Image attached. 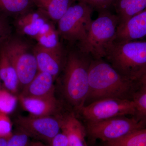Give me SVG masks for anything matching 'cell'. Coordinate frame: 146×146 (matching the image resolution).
I'll use <instances>...</instances> for the list:
<instances>
[{
  "label": "cell",
  "mask_w": 146,
  "mask_h": 146,
  "mask_svg": "<svg viewBox=\"0 0 146 146\" xmlns=\"http://www.w3.org/2000/svg\"><path fill=\"white\" fill-rule=\"evenodd\" d=\"M89 81V94L85 105L106 98L132 100L141 85L121 75L103 59L91 60Z\"/></svg>",
  "instance_id": "obj_1"
},
{
  "label": "cell",
  "mask_w": 146,
  "mask_h": 146,
  "mask_svg": "<svg viewBox=\"0 0 146 146\" xmlns=\"http://www.w3.org/2000/svg\"><path fill=\"white\" fill-rule=\"evenodd\" d=\"M105 58L126 78L139 83L146 79V41L112 42Z\"/></svg>",
  "instance_id": "obj_2"
},
{
  "label": "cell",
  "mask_w": 146,
  "mask_h": 146,
  "mask_svg": "<svg viewBox=\"0 0 146 146\" xmlns=\"http://www.w3.org/2000/svg\"><path fill=\"white\" fill-rule=\"evenodd\" d=\"M89 56L75 52L68 54L65 60L63 92L65 98L76 111L85 106L89 92Z\"/></svg>",
  "instance_id": "obj_3"
},
{
  "label": "cell",
  "mask_w": 146,
  "mask_h": 146,
  "mask_svg": "<svg viewBox=\"0 0 146 146\" xmlns=\"http://www.w3.org/2000/svg\"><path fill=\"white\" fill-rule=\"evenodd\" d=\"M119 20L108 10L100 11L92 21L85 40L79 44L80 52L93 59L105 58L108 48L115 39Z\"/></svg>",
  "instance_id": "obj_4"
},
{
  "label": "cell",
  "mask_w": 146,
  "mask_h": 146,
  "mask_svg": "<svg viewBox=\"0 0 146 146\" xmlns=\"http://www.w3.org/2000/svg\"><path fill=\"white\" fill-rule=\"evenodd\" d=\"M93 9L85 3L73 4L58 21L59 36L70 43L86 39L91 23Z\"/></svg>",
  "instance_id": "obj_5"
},
{
  "label": "cell",
  "mask_w": 146,
  "mask_h": 146,
  "mask_svg": "<svg viewBox=\"0 0 146 146\" xmlns=\"http://www.w3.org/2000/svg\"><path fill=\"white\" fill-rule=\"evenodd\" d=\"M146 122L136 117H116L98 121L87 122L86 133L94 140L109 142L138 129L146 128Z\"/></svg>",
  "instance_id": "obj_6"
},
{
  "label": "cell",
  "mask_w": 146,
  "mask_h": 146,
  "mask_svg": "<svg viewBox=\"0 0 146 146\" xmlns=\"http://www.w3.org/2000/svg\"><path fill=\"white\" fill-rule=\"evenodd\" d=\"M16 70L19 85L29 84L38 72L33 48L21 39L11 36L2 46Z\"/></svg>",
  "instance_id": "obj_7"
},
{
  "label": "cell",
  "mask_w": 146,
  "mask_h": 146,
  "mask_svg": "<svg viewBox=\"0 0 146 146\" xmlns=\"http://www.w3.org/2000/svg\"><path fill=\"white\" fill-rule=\"evenodd\" d=\"M79 112L87 122H94L129 115L135 116L136 110L132 100L106 98L86 105Z\"/></svg>",
  "instance_id": "obj_8"
},
{
  "label": "cell",
  "mask_w": 146,
  "mask_h": 146,
  "mask_svg": "<svg viewBox=\"0 0 146 146\" xmlns=\"http://www.w3.org/2000/svg\"><path fill=\"white\" fill-rule=\"evenodd\" d=\"M16 129L31 138L50 145L60 132V124L57 116H19L15 120Z\"/></svg>",
  "instance_id": "obj_9"
},
{
  "label": "cell",
  "mask_w": 146,
  "mask_h": 146,
  "mask_svg": "<svg viewBox=\"0 0 146 146\" xmlns=\"http://www.w3.org/2000/svg\"><path fill=\"white\" fill-rule=\"evenodd\" d=\"M146 37V8L118 25L113 42L136 41Z\"/></svg>",
  "instance_id": "obj_10"
},
{
  "label": "cell",
  "mask_w": 146,
  "mask_h": 146,
  "mask_svg": "<svg viewBox=\"0 0 146 146\" xmlns=\"http://www.w3.org/2000/svg\"><path fill=\"white\" fill-rule=\"evenodd\" d=\"M38 72L48 73L56 78L60 73L63 61L62 49H49L36 44L33 48Z\"/></svg>",
  "instance_id": "obj_11"
},
{
  "label": "cell",
  "mask_w": 146,
  "mask_h": 146,
  "mask_svg": "<svg viewBox=\"0 0 146 146\" xmlns=\"http://www.w3.org/2000/svg\"><path fill=\"white\" fill-rule=\"evenodd\" d=\"M60 130L67 136L69 146H87L86 128L73 113H60L56 115Z\"/></svg>",
  "instance_id": "obj_12"
},
{
  "label": "cell",
  "mask_w": 146,
  "mask_h": 146,
  "mask_svg": "<svg viewBox=\"0 0 146 146\" xmlns=\"http://www.w3.org/2000/svg\"><path fill=\"white\" fill-rule=\"evenodd\" d=\"M23 107L31 115L35 116H55L60 113L61 106L55 96L31 98L19 95Z\"/></svg>",
  "instance_id": "obj_13"
},
{
  "label": "cell",
  "mask_w": 146,
  "mask_h": 146,
  "mask_svg": "<svg viewBox=\"0 0 146 146\" xmlns=\"http://www.w3.org/2000/svg\"><path fill=\"white\" fill-rule=\"evenodd\" d=\"M54 79L48 73L38 72L31 82L24 87L20 95L31 98L55 96Z\"/></svg>",
  "instance_id": "obj_14"
},
{
  "label": "cell",
  "mask_w": 146,
  "mask_h": 146,
  "mask_svg": "<svg viewBox=\"0 0 146 146\" xmlns=\"http://www.w3.org/2000/svg\"><path fill=\"white\" fill-rule=\"evenodd\" d=\"M48 20L39 11L31 10L16 17L15 25L20 33L34 38Z\"/></svg>",
  "instance_id": "obj_15"
},
{
  "label": "cell",
  "mask_w": 146,
  "mask_h": 146,
  "mask_svg": "<svg viewBox=\"0 0 146 146\" xmlns=\"http://www.w3.org/2000/svg\"><path fill=\"white\" fill-rule=\"evenodd\" d=\"M37 10L48 19L58 21L75 0H32Z\"/></svg>",
  "instance_id": "obj_16"
},
{
  "label": "cell",
  "mask_w": 146,
  "mask_h": 146,
  "mask_svg": "<svg viewBox=\"0 0 146 146\" xmlns=\"http://www.w3.org/2000/svg\"><path fill=\"white\" fill-rule=\"evenodd\" d=\"M0 80L7 91L14 95L18 92L20 85L17 73L3 46L0 49Z\"/></svg>",
  "instance_id": "obj_17"
},
{
  "label": "cell",
  "mask_w": 146,
  "mask_h": 146,
  "mask_svg": "<svg viewBox=\"0 0 146 146\" xmlns=\"http://www.w3.org/2000/svg\"><path fill=\"white\" fill-rule=\"evenodd\" d=\"M115 5L119 25L145 9L146 0H118Z\"/></svg>",
  "instance_id": "obj_18"
},
{
  "label": "cell",
  "mask_w": 146,
  "mask_h": 146,
  "mask_svg": "<svg viewBox=\"0 0 146 146\" xmlns=\"http://www.w3.org/2000/svg\"><path fill=\"white\" fill-rule=\"evenodd\" d=\"M59 35L54 26L49 21L42 27L39 33L34 37L37 44L49 49H62L59 39Z\"/></svg>",
  "instance_id": "obj_19"
},
{
  "label": "cell",
  "mask_w": 146,
  "mask_h": 146,
  "mask_svg": "<svg viewBox=\"0 0 146 146\" xmlns=\"http://www.w3.org/2000/svg\"><path fill=\"white\" fill-rule=\"evenodd\" d=\"M33 5L32 0H0V13L17 17L31 10Z\"/></svg>",
  "instance_id": "obj_20"
},
{
  "label": "cell",
  "mask_w": 146,
  "mask_h": 146,
  "mask_svg": "<svg viewBox=\"0 0 146 146\" xmlns=\"http://www.w3.org/2000/svg\"><path fill=\"white\" fill-rule=\"evenodd\" d=\"M104 146H146V128L135 131L117 140L105 142Z\"/></svg>",
  "instance_id": "obj_21"
},
{
  "label": "cell",
  "mask_w": 146,
  "mask_h": 146,
  "mask_svg": "<svg viewBox=\"0 0 146 146\" xmlns=\"http://www.w3.org/2000/svg\"><path fill=\"white\" fill-rule=\"evenodd\" d=\"M132 100L135 105V117L146 122V80L141 84Z\"/></svg>",
  "instance_id": "obj_22"
},
{
  "label": "cell",
  "mask_w": 146,
  "mask_h": 146,
  "mask_svg": "<svg viewBox=\"0 0 146 146\" xmlns=\"http://www.w3.org/2000/svg\"><path fill=\"white\" fill-rule=\"evenodd\" d=\"M17 98L7 90L0 92V112L8 115L13 112L17 105Z\"/></svg>",
  "instance_id": "obj_23"
},
{
  "label": "cell",
  "mask_w": 146,
  "mask_h": 146,
  "mask_svg": "<svg viewBox=\"0 0 146 146\" xmlns=\"http://www.w3.org/2000/svg\"><path fill=\"white\" fill-rule=\"evenodd\" d=\"M30 138L23 131L16 129L9 138L7 146H29Z\"/></svg>",
  "instance_id": "obj_24"
},
{
  "label": "cell",
  "mask_w": 146,
  "mask_h": 146,
  "mask_svg": "<svg viewBox=\"0 0 146 146\" xmlns=\"http://www.w3.org/2000/svg\"><path fill=\"white\" fill-rule=\"evenodd\" d=\"M7 17L0 13V49L11 36V29Z\"/></svg>",
  "instance_id": "obj_25"
},
{
  "label": "cell",
  "mask_w": 146,
  "mask_h": 146,
  "mask_svg": "<svg viewBox=\"0 0 146 146\" xmlns=\"http://www.w3.org/2000/svg\"><path fill=\"white\" fill-rule=\"evenodd\" d=\"M13 133L12 124L8 115L0 112V138H10Z\"/></svg>",
  "instance_id": "obj_26"
},
{
  "label": "cell",
  "mask_w": 146,
  "mask_h": 146,
  "mask_svg": "<svg viewBox=\"0 0 146 146\" xmlns=\"http://www.w3.org/2000/svg\"><path fill=\"white\" fill-rule=\"evenodd\" d=\"M85 3L92 8H95L100 11L108 10L112 5H115L118 0H75Z\"/></svg>",
  "instance_id": "obj_27"
},
{
  "label": "cell",
  "mask_w": 146,
  "mask_h": 146,
  "mask_svg": "<svg viewBox=\"0 0 146 146\" xmlns=\"http://www.w3.org/2000/svg\"><path fill=\"white\" fill-rule=\"evenodd\" d=\"M50 146H69L67 136L63 132H59L51 141Z\"/></svg>",
  "instance_id": "obj_28"
},
{
  "label": "cell",
  "mask_w": 146,
  "mask_h": 146,
  "mask_svg": "<svg viewBox=\"0 0 146 146\" xmlns=\"http://www.w3.org/2000/svg\"><path fill=\"white\" fill-rule=\"evenodd\" d=\"M29 146H50L49 145L44 143L42 142L39 141H34L31 142Z\"/></svg>",
  "instance_id": "obj_29"
},
{
  "label": "cell",
  "mask_w": 146,
  "mask_h": 146,
  "mask_svg": "<svg viewBox=\"0 0 146 146\" xmlns=\"http://www.w3.org/2000/svg\"><path fill=\"white\" fill-rule=\"evenodd\" d=\"M9 138H0V146H7Z\"/></svg>",
  "instance_id": "obj_30"
},
{
  "label": "cell",
  "mask_w": 146,
  "mask_h": 146,
  "mask_svg": "<svg viewBox=\"0 0 146 146\" xmlns=\"http://www.w3.org/2000/svg\"><path fill=\"white\" fill-rule=\"evenodd\" d=\"M2 89L1 88V82H0V92H1V90H2Z\"/></svg>",
  "instance_id": "obj_31"
}]
</instances>
